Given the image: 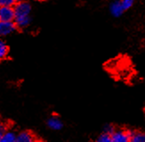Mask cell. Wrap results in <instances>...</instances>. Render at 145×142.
<instances>
[{"instance_id": "cell-1", "label": "cell", "mask_w": 145, "mask_h": 142, "mask_svg": "<svg viewBox=\"0 0 145 142\" xmlns=\"http://www.w3.org/2000/svg\"><path fill=\"white\" fill-rule=\"evenodd\" d=\"M14 15H15V17L28 16L30 14L31 6L26 1H21V2H18V3H16L14 5Z\"/></svg>"}, {"instance_id": "cell-13", "label": "cell", "mask_w": 145, "mask_h": 142, "mask_svg": "<svg viewBox=\"0 0 145 142\" xmlns=\"http://www.w3.org/2000/svg\"><path fill=\"white\" fill-rule=\"evenodd\" d=\"M97 140L99 142H111V136L109 133L103 132V134L100 135V137L98 138Z\"/></svg>"}, {"instance_id": "cell-15", "label": "cell", "mask_w": 145, "mask_h": 142, "mask_svg": "<svg viewBox=\"0 0 145 142\" xmlns=\"http://www.w3.org/2000/svg\"><path fill=\"white\" fill-rule=\"evenodd\" d=\"M114 127H113L112 125H110V124H108V125H106L105 127H104V132H107V133H109V134H111L113 131H114Z\"/></svg>"}, {"instance_id": "cell-5", "label": "cell", "mask_w": 145, "mask_h": 142, "mask_svg": "<svg viewBox=\"0 0 145 142\" xmlns=\"http://www.w3.org/2000/svg\"><path fill=\"white\" fill-rule=\"evenodd\" d=\"M47 125L53 131H60L63 124H62L61 121L57 116H52V117L47 121Z\"/></svg>"}, {"instance_id": "cell-6", "label": "cell", "mask_w": 145, "mask_h": 142, "mask_svg": "<svg viewBox=\"0 0 145 142\" xmlns=\"http://www.w3.org/2000/svg\"><path fill=\"white\" fill-rule=\"evenodd\" d=\"M17 142H33L35 141L34 135L30 131H22L16 136Z\"/></svg>"}, {"instance_id": "cell-11", "label": "cell", "mask_w": 145, "mask_h": 142, "mask_svg": "<svg viewBox=\"0 0 145 142\" xmlns=\"http://www.w3.org/2000/svg\"><path fill=\"white\" fill-rule=\"evenodd\" d=\"M8 53V48L6 46V44L3 41L0 40V60L4 59Z\"/></svg>"}, {"instance_id": "cell-8", "label": "cell", "mask_w": 145, "mask_h": 142, "mask_svg": "<svg viewBox=\"0 0 145 142\" xmlns=\"http://www.w3.org/2000/svg\"><path fill=\"white\" fill-rule=\"evenodd\" d=\"M15 20V26L18 28H21L23 29L25 27H27L28 25L30 22V18L29 15L28 16H19V17H15L14 18Z\"/></svg>"}, {"instance_id": "cell-16", "label": "cell", "mask_w": 145, "mask_h": 142, "mask_svg": "<svg viewBox=\"0 0 145 142\" xmlns=\"http://www.w3.org/2000/svg\"><path fill=\"white\" fill-rule=\"evenodd\" d=\"M6 130H7V129H6L5 124H3V122H0V139H1V137L3 136V134L5 132Z\"/></svg>"}, {"instance_id": "cell-10", "label": "cell", "mask_w": 145, "mask_h": 142, "mask_svg": "<svg viewBox=\"0 0 145 142\" xmlns=\"http://www.w3.org/2000/svg\"><path fill=\"white\" fill-rule=\"evenodd\" d=\"M130 141H132V142H144L145 135L141 131L130 132Z\"/></svg>"}, {"instance_id": "cell-3", "label": "cell", "mask_w": 145, "mask_h": 142, "mask_svg": "<svg viewBox=\"0 0 145 142\" xmlns=\"http://www.w3.org/2000/svg\"><path fill=\"white\" fill-rule=\"evenodd\" d=\"M14 10L12 6H0V21L12 22L14 20Z\"/></svg>"}, {"instance_id": "cell-2", "label": "cell", "mask_w": 145, "mask_h": 142, "mask_svg": "<svg viewBox=\"0 0 145 142\" xmlns=\"http://www.w3.org/2000/svg\"><path fill=\"white\" fill-rule=\"evenodd\" d=\"M111 142H128L130 141V132L124 130H114L111 134Z\"/></svg>"}, {"instance_id": "cell-7", "label": "cell", "mask_w": 145, "mask_h": 142, "mask_svg": "<svg viewBox=\"0 0 145 142\" xmlns=\"http://www.w3.org/2000/svg\"><path fill=\"white\" fill-rule=\"evenodd\" d=\"M110 13L112 14L113 16L115 17H118L120 16L123 13H124V9L121 5V3L120 1H115L113 2L110 5Z\"/></svg>"}, {"instance_id": "cell-4", "label": "cell", "mask_w": 145, "mask_h": 142, "mask_svg": "<svg viewBox=\"0 0 145 142\" xmlns=\"http://www.w3.org/2000/svg\"><path fill=\"white\" fill-rule=\"evenodd\" d=\"M15 23L12 22H3L0 21V36H7L15 30Z\"/></svg>"}, {"instance_id": "cell-9", "label": "cell", "mask_w": 145, "mask_h": 142, "mask_svg": "<svg viewBox=\"0 0 145 142\" xmlns=\"http://www.w3.org/2000/svg\"><path fill=\"white\" fill-rule=\"evenodd\" d=\"M16 141V134L12 131L6 130L0 139V142H15Z\"/></svg>"}, {"instance_id": "cell-14", "label": "cell", "mask_w": 145, "mask_h": 142, "mask_svg": "<svg viewBox=\"0 0 145 142\" xmlns=\"http://www.w3.org/2000/svg\"><path fill=\"white\" fill-rule=\"evenodd\" d=\"M17 0H0V6H14Z\"/></svg>"}, {"instance_id": "cell-17", "label": "cell", "mask_w": 145, "mask_h": 142, "mask_svg": "<svg viewBox=\"0 0 145 142\" xmlns=\"http://www.w3.org/2000/svg\"><path fill=\"white\" fill-rule=\"evenodd\" d=\"M21 1H26V0H17V2H21Z\"/></svg>"}, {"instance_id": "cell-12", "label": "cell", "mask_w": 145, "mask_h": 142, "mask_svg": "<svg viewBox=\"0 0 145 142\" xmlns=\"http://www.w3.org/2000/svg\"><path fill=\"white\" fill-rule=\"evenodd\" d=\"M135 0H121L120 3H121V5H122L124 11L131 8L132 6H133V5L135 4Z\"/></svg>"}]
</instances>
